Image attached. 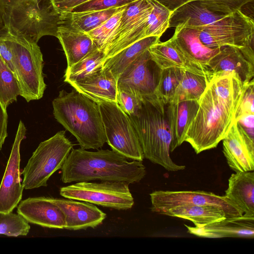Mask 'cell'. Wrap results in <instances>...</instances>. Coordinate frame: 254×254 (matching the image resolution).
<instances>
[{
	"label": "cell",
	"instance_id": "obj_1",
	"mask_svg": "<svg viewBox=\"0 0 254 254\" xmlns=\"http://www.w3.org/2000/svg\"><path fill=\"white\" fill-rule=\"evenodd\" d=\"M61 181L72 182L120 181L139 183L146 174L142 161H129L112 150L72 149L61 168Z\"/></svg>",
	"mask_w": 254,
	"mask_h": 254
},
{
	"label": "cell",
	"instance_id": "obj_2",
	"mask_svg": "<svg viewBox=\"0 0 254 254\" xmlns=\"http://www.w3.org/2000/svg\"><path fill=\"white\" fill-rule=\"evenodd\" d=\"M137 133L144 157L168 171L183 170L185 165L176 164L170 156L171 128L166 104L154 94L142 97L140 106L131 116Z\"/></svg>",
	"mask_w": 254,
	"mask_h": 254
},
{
	"label": "cell",
	"instance_id": "obj_3",
	"mask_svg": "<svg viewBox=\"0 0 254 254\" xmlns=\"http://www.w3.org/2000/svg\"><path fill=\"white\" fill-rule=\"evenodd\" d=\"M55 118L76 138L80 148L98 149L106 142L98 104L77 91L64 90L52 102Z\"/></svg>",
	"mask_w": 254,
	"mask_h": 254
},
{
	"label": "cell",
	"instance_id": "obj_4",
	"mask_svg": "<svg viewBox=\"0 0 254 254\" xmlns=\"http://www.w3.org/2000/svg\"><path fill=\"white\" fill-rule=\"evenodd\" d=\"M239 105L218 95L208 83L198 100L196 113L187 129L184 141L196 154L216 147L235 122Z\"/></svg>",
	"mask_w": 254,
	"mask_h": 254
},
{
	"label": "cell",
	"instance_id": "obj_5",
	"mask_svg": "<svg viewBox=\"0 0 254 254\" xmlns=\"http://www.w3.org/2000/svg\"><path fill=\"white\" fill-rule=\"evenodd\" d=\"M5 27L36 43L44 36L57 37L60 12L51 0H5Z\"/></svg>",
	"mask_w": 254,
	"mask_h": 254
},
{
	"label": "cell",
	"instance_id": "obj_6",
	"mask_svg": "<svg viewBox=\"0 0 254 254\" xmlns=\"http://www.w3.org/2000/svg\"><path fill=\"white\" fill-rule=\"evenodd\" d=\"M7 31L13 54L15 74L20 89V96L27 102L39 100L43 97L46 87L40 48L37 43Z\"/></svg>",
	"mask_w": 254,
	"mask_h": 254
},
{
	"label": "cell",
	"instance_id": "obj_7",
	"mask_svg": "<svg viewBox=\"0 0 254 254\" xmlns=\"http://www.w3.org/2000/svg\"><path fill=\"white\" fill-rule=\"evenodd\" d=\"M64 130L41 142L33 152L21 174L24 190L47 187L51 176L61 169L73 148Z\"/></svg>",
	"mask_w": 254,
	"mask_h": 254
},
{
	"label": "cell",
	"instance_id": "obj_8",
	"mask_svg": "<svg viewBox=\"0 0 254 254\" xmlns=\"http://www.w3.org/2000/svg\"><path fill=\"white\" fill-rule=\"evenodd\" d=\"M99 106L106 137L112 149L127 159L144 158L135 128L130 117L116 102H102Z\"/></svg>",
	"mask_w": 254,
	"mask_h": 254
},
{
	"label": "cell",
	"instance_id": "obj_9",
	"mask_svg": "<svg viewBox=\"0 0 254 254\" xmlns=\"http://www.w3.org/2000/svg\"><path fill=\"white\" fill-rule=\"evenodd\" d=\"M129 184L120 181L79 182L61 188L60 194L66 198L125 210L131 208L134 203Z\"/></svg>",
	"mask_w": 254,
	"mask_h": 254
},
{
	"label": "cell",
	"instance_id": "obj_10",
	"mask_svg": "<svg viewBox=\"0 0 254 254\" xmlns=\"http://www.w3.org/2000/svg\"><path fill=\"white\" fill-rule=\"evenodd\" d=\"M152 10L149 0H138L127 5L101 49L104 60L147 37L148 20Z\"/></svg>",
	"mask_w": 254,
	"mask_h": 254
},
{
	"label": "cell",
	"instance_id": "obj_11",
	"mask_svg": "<svg viewBox=\"0 0 254 254\" xmlns=\"http://www.w3.org/2000/svg\"><path fill=\"white\" fill-rule=\"evenodd\" d=\"M202 43L210 48L224 46L244 47L253 45L254 22L241 9L199 31Z\"/></svg>",
	"mask_w": 254,
	"mask_h": 254
},
{
	"label": "cell",
	"instance_id": "obj_12",
	"mask_svg": "<svg viewBox=\"0 0 254 254\" xmlns=\"http://www.w3.org/2000/svg\"><path fill=\"white\" fill-rule=\"evenodd\" d=\"M151 210H160L184 205H210L220 208L227 218L240 217L243 212L224 196L203 190H156L150 193Z\"/></svg>",
	"mask_w": 254,
	"mask_h": 254
},
{
	"label": "cell",
	"instance_id": "obj_13",
	"mask_svg": "<svg viewBox=\"0 0 254 254\" xmlns=\"http://www.w3.org/2000/svg\"><path fill=\"white\" fill-rule=\"evenodd\" d=\"M26 128L20 121L6 168L0 184V212H12L21 200L24 190L21 184L20 148Z\"/></svg>",
	"mask_w": 254,
	"mask_h": 254
},
{
	"label": "cell",
	"instance_id": "obj_14",
	"mask_svg": "<svg viewBox=\"0 0 254 254\" xmlns=\"http://www.w3.org/2000/svg\"><path fill=\"white\" fill-rule=\"evenodd\" d=\"M159 69L148 49L133 60L117 79L118 90L139 97L154 94Z\"/></svg>",
	"mask_w": 254,
	"mask_h": 254
},
{
	"label": "cell",
	"instance_id": "obj_15",
	"mask_svg": "<svg viewBox=\"0 0 254 254\" xmlns=\"http://www.w3.org/2000/svg\"><path fill=\"white\" fill-rule=\"evenodd\" d=\"M233 11L226 6L206 0H192L172 12L169 28L182 25L201 30Z\"/></svg>",
	"mask_w": 254,
	"mask_h": 254
},
{
	"label": "cell",
	"instance_id": "obj_16",
	"mask_svg": "<svg viewBox=\"0 0 254 254\" xmlns=\"http://www.w3.org/2000/svg\"><path fill=\"white\" fill-rule=\"evenodd\" d=\"M214 75L234 72L238 75L243 83L254 76V53L253 45L244 47L224 46L209 61L207 65Z\"/></svg>",
	"mask_w": 254,
	"mask_h": 254
},
{
	"label": "cell",
	"instance_id": "obj_17",
	"mask_svg": "<svg viewBox=\"0 0 254 254\" xmlns=\"http://www.w3.org/2000/svg\"><path fill=\"white\" fill-rule=\"evenodd\" d=\"M223 152L229 167L235 172L254 170V139L235 121L222 140Z\"/></svg>",
	"mask_w": 254,
	"mask_h": 254
},
{
	"label": "cell",
	"instance_id": "obj_18",
	"mask_svg": "<svg viewBox=\"0 0 254 254\" xmlns=\"http://www.w3.org/2000/svg\"><path fill=\"white\" fill-rule=\"evenodd\" d=\"M44 197L61 209L64 215L66 229L93 228L100 225L106 218V214L94 204L66 198Z\"/></svg>",
	"mask_w": 254,
	"mask_h": 254
},
{
	"label": "cell",
	"instance_id": "obj_19",
	"mask_svg": "<svg viewBox=\"0 0 254 254\" xmlns=\"http://www.w3.org/2000/svg\"><path fill=\"white\" fill-rule=\"evenodd\" d=\"M60 12L61 20L57 38L66 56L67 68L80 61L97 47L87 33L80 30L74 25L67 12Z\"/></svg>",
	"mask_w": 254,
	"mask_h": 254
},
{
	"label": "cell",
	"instance_id": "obj_20",
	"mask_svg": "<svg viewBox=\"0 0 254 254\" xmlns=\"http://www.w3.org/2000/svg\"><path fill=\"white\" fill-rule=\"evenodd\" d=\"M17 213L28 223L43 227L64 229L65 226L64 215L61 209L44 196L21 200Z\"/></svg>",
	"mask_w": 254,
	"mask_h": 254
},
{
	"label": "cell",
	"instance_id": "obj_21",
	"mask_svg": "<svg viewBox=\"0 0 254 254\" xmlns=\"http://www.w3.org/2000/svg\"><path fill=\"white\" fill-rule=\"evenodd\" d=\"M188 232L205 238L254 237V216L243 214L240 217L226 218L221 221L202 227L184 224Z\"/></svg>",
	"mask_w": 254,
	"mask_h": 254
},
{
	"label": "cell",
	"instance_id": "obj_22",
	"mask_svg": "<svg viewBox=\"0 0 254 254\" xmlns=\"http://www.w3.org/2000/svg\"><path fill=\"white\" fill-rule=\"evenodd\" d=\"M74 89L96 103L116 102L117 80L103 67L83 78L69 83Z\"/></svg>",
	"mask_w": 254,
	"mask_h": 254
},
{
	"label": "cell",
	"instance_id": "obj_23",
	"mask_svg": "<svg viewBox=\"0 0 254 254\" xmlns=\"http://www.w3.org/2000/svg\"><path fill=\"white\" fill-rule=\"evenodd\" d=\"M199 34L197 29L180 25L175 27L172 38L192 64L209 70L208 63L219 51L220 48L212 49L206 46L201 41Z\"/></svg>",
	"mask_w": 254,
	"mask_h": 254
},
{
	"label": "cell",
	"instance_id": "obj_24",
	"mask_svg": "<svg viewBox=\"0 0 254 254\" xmlns=\"http://www.w3.org/2000/svg\"><path fill=\"white\" fill-rule=\"evenodd\" d=\"M248 216H254V172L232 174L224 195Z\"/></svg>",
	"mask_w": 254,
	"mask_h": 254
},
{
	"label": "cell",
	"instance_id": "obj_25",
	"mask_svg": "<svg viewBox=\"0 0 254 254\" xmlns=\"http://www.w3.org/2000/svg\"><path fill=\"white\" fill-rule=\"evenodd\" d=\"M198 107V100L181 101L166 104L172 135L171 152L185 142L186 132L196 113Z\"/></svg>",
	"mask_w": 254,
	"mask_h": 254
},
{
	"label": "cell",
	"instance_id": "obj_26",
	"mask_svg": "<svg viewBox=\"0 0 254 254\" xmlns=\"http://www.w3.org/2000/svg\"><path fill=\"white\" fill-rule=\"evenodd\" d=\"M157 213L190 220L196 227H202L227 218L223 210L210 205H180L160 210Z\"/></svg>",
	"mask_w": 254,
	"mask_h": 254
},
{
	"label": "cell",
	"instance_id": "obj_27",
	"mask_svg": "<svg viewBox=\"0 0 254 254\" xmlns=\"http://www.w3.org/2000/svg\"><path fill=\"white\" fill-rule=\"evenodd\" d=\"M212 76L209 70L183 69L174 95L169 103L181 101H198L205 90Z\"/></svg>",
	"mask_w": 254,
	"mask_h": 254
},
{
	"label": "cell",
	"instance_id": "obj_28",
	"mask_svg": "<svg viewBox=\"0 0 254 254\" xmlns=\"http://www.w3.org/2000/svg\"><path fill=\"white\" fill-rule=\"evenodd\" d=\"M148 51L151 60L159 69L170 67L201 69L189 61L172 37L165 42L160 41L151 45Z\"/></svg>",
	"mask_w": 254,
	"mask_h": 254
},
{
	"label": "cell",
	"instance_id": "obj_29",
	"mask_svg": "<svg viewBox=\"0 0 254 254\" xmlns=\"http://www.w3.org/2000/svg\"><path fill=\"white\" fill-rule=\"evenodd\" d=\"M160 37L149 36L140 40L115 55L105 59L103 67L110 70L117 80L127 66L151 45L160 42Z\"/></svg>",
	"mask_w": 254,
	"mask_h": 254
},
{
	"label": "cell",
	"instance_id": "obj_30",
	"mask_svg": "<svg viewBox=\"0 0 254 254\" xmlns=\"http://www.w3.org/2000/svg\"><path fill=\"white\" fill-rule=\"evenodd\" d=\"M104 58V52L97 47L94 48L80 61L66 68L64 75V81L69 84L102 67Z\"/></svg>",
	"mask_w": 254,
	"mask_h": 254
},
{
	"label": "cell",
	"instance_id": "obj_31",
	"mask_svg": "<svg viewBox=\"0 0 254 254\" xmlns=\"http://www.w3.org/2000/svg\"><path fill=\"white\" fill-rule=\"evenodd\" d=\"M183 69L170 67L159 69L154 94L167 104L172 100L179 83Z\"/></svg>",
	"mask_w": 254,
	"mask_h": 254
},
{
	"label": "cell",
	"instance_id": "obj_32",
	"mask_svg": "<svg viewBox=\"0 0 254 254\" xmlns=\"http://www.w3.org/2000/svg\"><path fill=\"white\" fill-rule=\"evenodd\" d=\"M20 89L15 75L0 56V101L5 108L17 101Z\"/></svg>",
	"mask_w": 254,
	"mask_h": 254
},
{
	"label": "cell",
	"instance_id": "obj_33",
	"mask_svg": "<svg viewBox=\"0 0 254 254\" xmlns=\"http://www.w3.org/2000/svg\"><path fill=\"white\" fill-rule=\"evenodd\" d=\"M119 8L67 13L74 25L80 30L88 33L111 17Z\"/></svg>",
	"mask_w": 254,
	"mask_h": 254
},
{
	"label": "cell",
	"instance_id": "obj_34",
	"mask_svg": "<svg viewBox=\"0 0 254 254\" xmlns=\"http://www.w3.org/2000/svg\"><path fill=\"white\" fill-rule=\"evenodd\" d=\"M153 7L148 20L147 37L162 35L169 28V23L172 11L156 1L149 0Z\"/></svg>",
	"mask_w": 254,
	"mask_h": 254
},
{
	"label": "cell",
	"instance_id": "obj_35",
	"mask_svg": "<svg viewBox=\"0 0 254 254\" xmlns=\"http://www.w3.org/2000/svg\"><path fill=\"white\" fill-rule=\"evenodd\" d=\"M30 229L29 223L20 214L0 212V235L25 236Z\"/></svg>",
	"mask_w": 254,
	"mask_h": 254
},
{
	"label": "cell",
	"instance_id": "obj_36",
	"mask_svg": "<svg viewBox=\"0 0 254 254\" xmlns=\"http://www.w3.org/2000/svg\"><path fill=\"white\" fill-rule=\"evenodd\" d=\"M128 4L120 7L106 21L87 33L92 39L96 46L101 50L107 38L119 22Z\"/></svg>",
	"mask_w": 254,
	"mask_h": 254
},
{
	"label": "cell",
	"instance_id": "obj_37",
	"mask_svg": "<svg viewBox=\"0 0 254 254\" xmlns=\"http://www.w3.org/2000/svg\"><path fill=\"white\" fill-rule=\"evenodd\" d=\"M138 0H89L70 9L67 12H79L118 8Z\"/></svg>",
	"mask_w": 254,
	"mask_h": 254
},
{
	"label": "cell",
	"instance_id": "obj_38",
	"mask_svg": "<svg viewBox=\"0 0 254 254\" xmlns=\"http://www.w3.org/2000/svg\"><path fill=\"white\" fill-rule=\"evenodd\" d=\"M247 114H254V80L247 83L242 100L236 111L235 120Z\"/></svg>",
	"mask_w": 254,
	"mask_h": 254
},
{
	"label": "cell",
	"instance_id": "obj_39",
	"mask_svg": "<svg viewBox=\"0 0 254 254\" xmlns=\"http://www.w3.org/2000/svg\"><path fill=\"white\" fill-rule=\"evenodd\" d=\"M141 98L142 97L118 90L116 102L126 114L131 116L134 115L138 110Z\"/></svg>",
	"mask_w": 254,
	"mask_h": 254
},
{
	"label": "cell",
	"instance_id": "obj_40",
	"mask_svg": "<svg viewBox=\"0 0 254 254\" xmlns=\"http://www.w3.org/2000/svg\"><path fill=\"white\" fill-rule=\"evenodd\" d=\"M0 56L15 74L13 54L9 42L8 32L5 26L0 29Z\"/></svg>",
	"mask_w": 254,
	"mask_h": 254
},
{
	"label": "cell",
	"instance_id": "obj_41",
	"mask_svg": "<svg viewBox=\"0 0 254 254\" xmlns=\"http://www.w3.org/2000/svg\"><path fill=\"white\" fill-rule=\"evenodd\" d=\"M235 121L252 139H254V114L243 115Z\"/></svg>",
	"mask_w": 254,
	"mask_h": 254
},
{
	"label": "cell",
	"instance_id": "obj_42",
	"mask_svg": "<svg viewBox=\"0 0 254 254\" xmlns=\"http://www.w3.org/2000/svg\"><path fill=\"white\" fill-rule=\"evenodd\" d=\"M8 115L5 109L0 101V150L5 142L8 134L7 131Z\"/></svg>",
	"mask_w": 254,
	"mask_h": 254
},
{
	"label": "cell",
	"instance_id": "obj_43",
	"mask_svg": "<svg viewBox=\"0 0 254 254\" xmlns=\"http://www.w3.org/2000/svg\"><path fill=\"white\" fill-rule=\"evenodd\" d=\"M216 4L227 7L232 11L241 9V8L247 3L253 0H206Z\"/></svg>",
	"mask_w": 254,
	"mask_h": 254
},
{
	"label": "cell",
	"instance_id": "obj_44",
	"mask_svg": "<svg viewBox=\"0 0 254 254\" xmlns=\"http://www.w3.org/2000/svg\"><path fill=\"white\" fill-rule=\"evenodd\" d=\"M88 0H64L53 4L59 12H67L72 8Z\"/></svg>",
	"mask_w": 254,
	"mask_h": 254
},
{
	"label": "cell",
	"instance_id": "obj_45",
	"mask_svg": "<svg viewBox=\"0 0 254 254\" xmlns=\"http://www.w3.org/2000/svg\"><path fill=\"white\" fill-rule=\"evenodd\" d=\"M171 11H173L176 9L184 3L192 0H155Z\"/></svg>",
	"mask_w": 254,
	"mask_h": 254
},
{
	"label": "cell",
	"instance_id": "obj_46",
	"mask_svg": "<svg viewBox=\"0 0 254 254\" xmlns=\"http://www.w3.org/2000/svg\"><path fill=\"white\" fill-rule=\"evenodd\" d=\"M5 12V1L0 0V29L4 27V16Z\"/></svg>",
	"mask_w": 254,
	"mask_h": 254
},
{
	"label": "cell",
	"instance_id": "obj_47",
	"mask_svg": "<svg viewBox=\"0 0 254 254\" xmlns=\"http://www.w3.org/2000/svg\"><path fill=\"white\" fill-rule=\"evenodd\" d=\"M63 0H51V1H52V2L53 3H55V2H59V1H63Z\"/></svg>",
	"mask_w": 254,
	"mask_h": 254
},
{
	"label": "cell",
	"instance_id": "obj_48",
	"mask_svg": "<svg viewBox=\"0 0 254 254\" xmlns=\"http://www.w3.org/2000/svg\"></svg>",
	"mask_w": 254,
	"mask_h": 254
}]
</instances>
